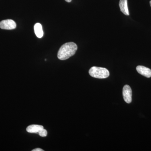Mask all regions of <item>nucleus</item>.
Here are the masks:
<instances>
[{
	"mask_svg": "<svg viewBox=\"0 0 151 151\" xmlns=\"http://www.w3.org/2000/svg\"><path fill=\"white\" fill-rule=\"evenodd\" d=\"M78 47L76 44L69 42L61 46L58 53V58L60 60H65L75 54Z\"/></svg>",
	"mask_w": 151,
	"mask_h": 151,
	"instance_id": "f257e3e1",
	"label": "nucleus"
},
{
	"mask_svg": "<svg viewBox=\"0 0 151 151\" xmlns=\"http://www.w3.org/2000/svg\"><path fill=\"white\" fill-rule=\"evenodd\" d=\"M89 75L94 78H105L110 75L109 70L104 68L93 66L89 69Z\"/></svg>",
	"mask_w": 151,
	"mask_h": 151,
	"instance_id": "f03ea898",
	"label": "nucleus"
},
{
	"mask_svg": "<svg viewBox=\"0 0 151 151\" xmlns=\"http://www.w3.org/2000/svg\"><path fill=\"white\" fill-rule=\"evenodd\" d=\"M15 22L12 19H6L0 22V28L2 29L12 30L16 28Z\"/></svg>",
	"mask_w": 151,
	"mask_h": 151,
	"instance_id": "7ed1b4c3",
	"label": "nucleus"
},
{
	"mask_svg": "<svg viewBox=\"0 0 151 151\" xmlns=\"http://www.w3.org/2000/svg\"><path fill=\"white\" fill-rule=\"evenodd\" d=\"M132 90L128 85L124 86L123 89V95L124 100L127 103H130L132 101Z\"/></svg>",
	"mask_w": 151,
	"mask_h": 151,
	"instance_id": "20e7f679",
	"label": "nucleus"
},
{
	"mask_svg": "<svg viewBox=\"0 0 151 151\" xmlns=\"http://www.w3.org/2000/svg\"><path fill=\"white\" fill-rule=\"evenodd\" d=\"M136 69L138 73L143 76H145L147 78L151 77V70L150 68L142 65H138Z\"/></svg>",
	"mask_w": 151,
	"mask_h": 151,
	"instance_id": "39448f33",
	"label": "nucleus"
},
{
	"mask_svg": "<svg viewBox=\"0 0 151 151\" xmlns=\"http://www.w3.org/2000/svg\"><path fill=\"white\" fill-rule=\"evenodd\" d=\"M128 0H120L119 1V7L121 12L126 15H129V9H128Z\"/></svg>",
	"mask_w": 151,
	"mask_h": 151,
	"instance_id": "423d86ee",
	"label": "nucleus"
},
{
	"mask_svg": "<svg viewBox=\"0 0 151 151\" xmlns=\"http://www.w3.org/2000/svg\"><path fill=\"white\" fill-rule=\"evenodd\" d=\"M44 129L43 126L41 125H32L28 126L27 128V131L30 133H38L41 130Z\"/></svg>",
	"mask_w": 151,
	"mask_h": 151,
	"instance_id": "0eeeda50",
	"label": "nucleus"
},
{
	"mask_svg": "<svg viewBox=\"0 0 151 151\" xmlns=\"http://www.w3.org/2000/svg\"><path fill=\"white\" fill-rule=\"evenodd\" d=\"M35 32L38 38H41L43 37L44 32L42 26L40 23H36L34 26Z\"/></svg>",
	"mask_w": 151,
	"mask_h": 151,
	"instance_id": "6e6552de",
	"label": "nucleus"
},
{
	"mask_svg": "<svg viewBox=\"0 0 151 151\" xmlns=\"http://www.w3.org/2000/svg\"><path fill=\"white\" fill-rule=\"evenodd\" d=\"M38 134L39 135L41 136V137H45L47 136V132L46 130L44 129H43L40 131V132H39Z\"/></svg>",
	"mask_w": 151,
	"mask_h": 151,
	"instance_id": "1a4fd4ad",
	"label": "nucleus"
},
{
	"mask_svg": "<svg viewBox=\"0 0 151 151\" xmlns=\"http://www.w3.org/2000/svg\"><path fill=\"white\" fill-rule=\"evenodd\" d=\"M44 151L42 149L40 148H36L35 149H34L32 151Z\"/></svg>",
	"mask_w": 151,
	"mask_h": 151,
	"instance_id": "9d476101",
	"label": "nucleus"
},
{
	"mask_svg": "<svg viewBox=\"0 0 151 151\" xmlns=\"http://www.w3.org/2000/svg\"><path fill=\"white\" fill-rule=\"evenodd\" d=\"M65 1L67 2L68 3H70L72 1V0H65Z\"/></svg>",
	"mask_w": 151,
	"mask_h": 151,
	"instance_id": "9b49d317",
	"label": "nucleus"
},
{
	"mask_svg": "<svg viewBox=\"0 0 151 151\" xmlns=\"http://www.w3.org/2000/svg\"><path fill=\"white\" fill-rule=\"evenodd\" d=\"M150 6H151V0L150 1Z\"/></svg>",
	"mask_w": 151,
	"mask_h": 151,
	"instance_id": "f8f14e48",
	"label": "nucleus"
}]
</instances>
